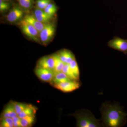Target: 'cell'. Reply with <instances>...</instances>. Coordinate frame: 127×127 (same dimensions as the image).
<instances>
[{"label":"cell","mask_w":127,"mask_h":127,"mask_svg":"<svg viewBox=\"0 0 127 127\" xmlns=\"http://www.w3.org/2000/svg\"><path fill=\"white\" fill-rule=\"evenodd\" d=\"M34 72L41 81L50 83L52 81L55 75V73L53 71L36 66Z\"/></svg>","instance_id":"52a82bcc"},{"label":"cell","mask_w":127,"mask_h":127,"mask_svg":"<svg viewBox=\"0 0 127 127\" xmlns=\"http://www.w3.org/2000/svg\"><path fill=\"white\" fill-rule=\"evenodd\" d=\"M14 121V127H22L21 123V118L18 116H16L13 118Z\"/></svg>","instance_id":"484cf974"},{"label":"cell","mask_w":127,"mask_h":127,"mask_svg":"<svg viewBox=\"0 0 127 127\" xmlns=\"http://www.w3.org/2000/svg\"><path fill=\"white\" fill-rule=\"evenodd\" d=\"M51 2V0H37L36 2V7L44 10Z\"/></svg>","instance_id":"cb8c5ba5"},{"label":"cell","mask_w":127,"mask_h":127,"mask_svg":"<svg viewBox=\"0 0 127 127\" xmlns=\"http://www.w3.org/2000/svg\"><path fill=\"white\" fill-rule=\"evenodd\" d=\"M55 66V60L52 55L41 58L38 60L36 65V67L53 71Z\"/></svg>","instance_id":"ba28073f"},{"label":"cell","mask_w":127,"mask_h":127,"mask_svg":"<svg viewBox=\"0 0 127 127\" xmlns=\"http://www.w3.org/2000/svg\"></svg>","instance_id":"83f0119b"},{"label":"cell","mask_w":127,"mask_h":127,"mask_svg":"<svg viewBox=\"0 0 127 127\" xmlns=\"http://www.w3.org/2000/svg\"><path fill=\"white\" fill-rule=\"evenodd\" d=\"M52 86L63 92L70 93L79 88L81 86V83L79 80H71Z\"/></svg>","instance_id":"5b68a950"},{"label":"cell","mask_w":127,"mask_h":127,"mask_svg":"<svg viewBox=\"0 0 127 127\" xmlns=\"http://www.w3.org/2000/svg\"><path fill=\"white\" fill-rule=\"evenodd\" d=\"M11 102L14 105L16 112L18 114V115L22 111H23L24 109H25L29 104H26V103H22L12 101H11Z\"/></svg>","instance_id":"ffe728a7"},{"label":"cell","mask_w":127,"mask_h":127,"mask_svg":"<svg viewBox=\"0 0 127 127\" xmlns=\"http://www.w3.org/2000/svg\"><path fill=\"white\" fill-rule=\"evenodd\" d=\"M71 69L75 75V76L78 79H79L80 77V72L79 67L76 59H74L69 64Z\"/></svg>","instance_id":"d6986e66"},{"label":"cell","mask_w":127,"mask_h":127,"mask_svg":"<svg viewBox=\"0 0 127 127\" xmlns=\"http://www.w3.org/2000/svg\"><path fill=\"white\" fill-rule=\"evenodd\" d=\"M10 6V4L7 1L0 0V11L1 12L6 11L9 9Z\"/></svg>","instance_id":"d4e9b609"},{"label":"cell","mask_w":127,"mask_h":127,"mask_svg":"<svg viewBox=\"0 0 127 127\" xmlns=\"http://www.w3.org/2000/svg\"><path fill=\"white\" fill-rule=\"evenodd\" d=\"M62 72L64 73L71 79L73 80H79L75 76L69 64H65Z\"/></svg>","instance_id":"ac0fdd59"},{"label":"cell","mask_w":127,"mask_h":127,"mask_svg":"<svg viewBox=\"0 0 127 127\" xmlns=\"http://www.w3.org/2000/svg\"><path fill=\"white\" fill-rule=\"evenodd\" d=\"M73 80L68 77L65 74L62 72L56 73H55L54 78L50 84L53 85V84H59L68 81Z\"/></svg>","instance_id":"5bb4252c"},{"label":"cell","mask_w":127,"mask_h":127,"mask_svg":"<svg viewBox=\"0 0 127 127\" xmlns=\"http://www.w3.org/2000/svg\"><path fill=\"white\" fill-rule=\"evenodd\" d=\"M23 16V10L18 6H15L7 14L6 19L10 23H15L21 20Z\"/></svg>","instance_id":"9c48e42d"},{"label":"cell","mask_w":127,"mask_h":127,"mask_svg":"<svg viewBox=\"0 0 127 127\" xmlns=\"http://www.w3.org/2000/svg\"><path fill=\"white\" fill-rule=\"evenodd\" d=\"M57 9L56 6L55 4L51 2L43 10L48 15L53 16L57 12Z\"/></svg>","instance_id":"7402d4cb"},{"label":"cell","mask_w":127,"mask_h":127,"mask_svg":"<svg viewBox=\"0 0 127 127\" xmlns=\"http://www.w3.org/2000/svg\"><path fill=\"white\" fill-rule=\"evenodd\" d=\"M18 116L14 108V105L11 101L5 106L4 108L3 109L1 114V119L6 118H13Z\"/></svg>","instance_id":"4fadbf2b"},{"label":"cell","mask_w":127,"mask_h":127,"mask_svg":"<svg viewBox=\"0 0 127 127\" xmlns=\"http://www.w3.org/2000/svg\"><path fill=\"white\" fill-rule=\"evenodd\" d=\"M77 120V127H99L102 126L100 120L95 118L91 111L82 109L72 114Z\"/></svg>","instance_id":"7a4b0ae2"},{"label":"cell","mask_w":127,"mask_h":127,"mask_svg":"<svg viewBox=\"0 0 127 127\" xmlns=\"http://www.w3.org/2000/svg\"><path fill=\"white\" fill-rule=\"evenodd\" d=\"M55 27L53 23H48L39 33L40 41L43 45H46L51 40L55 35Z\"/></svg>","instance_id":"277c9868"},{"label":"cell","mask_w":127,"mask_h":127,"mask_svg":"<svg viewBox=\"0 0 127 127\" xmlns=\"http://www.w3.org/2000/svg\"><path fill=\"white\" fill-rule=\"evenodd\" d=\"M35 120V115L27 116L21 118L22 127H29L32 126Z\"/></svg>","instance_id":"e0dca14e"},{"label":"cell","mask_w":127,"mask_h":127,"mask_svg":"<svg viewBox=\"0 0 127 127\" xmlns=\"http://www.w3.org/2000/svg\"><path fill=\"white\" fill-rule=\"evenodd\" d=\"M19 5L23 9L28 10L31 9L33 6V0H17Z\"/></svg>","instance_id":"44dd1931"},{"label":"cell","mask_w":127,"mask_h":127,"mask_svg":"<svg viewBox=\"0 0 127 127\" xmlns=\"http://www.w3.org/2000/svg\"><path fill=\"white\" fill-rule=\"evenodd\" d=\"M22 20L34 26L39 32L43 30L46 24L39 21L33 15L27 14L24 16Z\"/></svg>","instance_id":"30bf717a"},{"label":"cell","mask_w":127,"mask_h":127,"mask_svg":"<svg viewBox=\"0 0 127 127\" xmlns=\"http://www.w3.org/2000/svg\"><path fill=\"white\" fill-rule=\"evenodd\" d=\"M59 58L65 64H70L76 59L75 55L70 51L67 49H63L57 53Z\"/></svg>","instance_id":"8fae6325"},{"label":"cell","mask_w":127,"mask_h":127,"mask_svg":"<svg viewBox=\"0 0 127 127\" xmlns=\"http://www.w3.org/2000/svg\"><path fill=\"white\" fill-rule=\"evenodd\" d=\"M109 47L127 54V40L122 39L118 36L114 37L108 42Z\"/></svg>","instance_id":"8992f818"},{"label":"cell","mask_w":127,"mask_h":127,"mask_svg":"<svg viewBox=\"0 0 127 127\" xmlns=\"http://www.w3.org/2000/svg\"><path fill=\"white\" fill-rule=\"evenodd\" d=\"M0 127H14V121L13 118H6L1 119Z\"/></svg>","instance_id":"603a6c76"},{"label":"cell","mask_w":127,"mask_h":127,"mask_svg":"<svg viewBox=\"0 0 127 127\" xmlns=\"http://www.w3.org/2000/svg\"><path fill=\"white\" fill-rule=\"evenodd\" d=\"M102 124L107 127H120L127 123V114L117 103L106 102L103 104L100 109Z\"/></svg>","instance_id":"6da1fadb"},{"label":"cell","mask_w":127,"mask_h":127,"mask_svg":"<svg viewBox=\"0 0 127 127\" xmlns=\"http://www.w3.org/2000/svg\"><path fill=\"white\" fill-rule=\"evenodd\" d=\"M3 0L4 1H7V2H8V1H10L11 0Z\"/></svg>","instance_id":"4316f807"},{"label":"cell","mask_w":127,"mask_h":127,"mask_svg":"<svg viewBox=\"0 0 127 127\" xmlns=\"http://www.w3.org/2000/svg\"><path fill=\"white\" fill-rule=\"evenodd\" d=\"M19 24L21 30L26 36L36 42H40V32L34 26L22 20Z\"/></svg>","instance_id":"3957f363"},{"label":"cell","mask_w":127,"mask_h":127,"mask_svg":"<svg viewBox=\"0 0 127 127\" xmlns=\"http://www.w3.org/2000/svg\"><path fill=\"white\" fill-rule=\"evenodd\" d=\"M33 15L39 21L45 24L50 23L53 18L52 16L48 15L43 10L36 7L34 10Z\"/></svg>","instance_id":"7c38bea8"},{"label":"cell","mask_w":127,"mask_h":127,"mask_svg":"<svg viewBox=\"0 0 127 127\" xmlns=\"http://www.w3.org/2000/svg\"><path fill=\"white\" fill-rule=\"evenodd\" d=\"M55 61V66L53 71L55 73L62 72L65 64L62 61L56 53L52 55Z\"/></svg>","instance_id":"2e32d148"},{"label":"cell","mask_w":127,"mask_h":127,"mask_svg":"<svg viewBox=\"0 0 127 127\" xmlns=\"http://www.w3.org/2000/svg\"><path fill=\"white\" fill-rule=\"evenodd\" d=\"M37 108L31 104L29 105L18 115V117L22 118L27 116H32L35 114Z\"/></svg>","instance_id":"9a60e30c"}]
</instances>
